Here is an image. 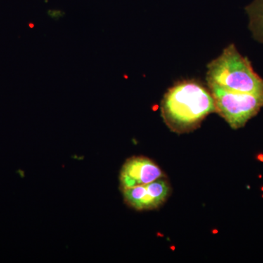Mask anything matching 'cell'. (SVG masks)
Segmentation results:
<instances>
[{"label": "cell", "mask_w": 263, "mask_h": 263, "mask_svg": "<svg viewBox=\"0 0 263 263\" xmlns=\"http://www.w3.org/2000/svg\"><path fill=\"white\" fill-rule=\"evenodd\" d=\"M161 112L166 125L176 133L195 130L215 112L212 92L196 79L180 81L164 95Z\"/></svg>", "instance_id": "6da1fadb"}, {"label": "cell", "mask_w": 263, "mask_h": 263, "mask_svg": "<svg viewBox=\"0 0 263 263\" xmlns=\"http://www.w3.org/2000/svg\"><path fill=\"white\" fill-rule=\"evenodd\" d=\"M207 68V84L235 92L263 93V79L234 44L224 48L217 58L209 62Z\"/></svg>", "instance_id": "7a4b0ae2"}, {"label": "cell", "mask_w": 263, "mask_h": 263, "mask_svg": "<svg viewBox=\"0 0 263 263\" xmlns=\"http://www.w3.org/2000/svg\"><path fill=\"white\" fill-rule=\"evenodd\" d=\"M212 92L215 112L237 129L255 117L263 106V93H240L207 84Z\"/></svg>", "instance_id": "3957f363"}, {"label": "cell", "mask_w": 263, "mask_h": 263, "mask_svg": "<svg viewBox=\"0 0 263 263\" xmlns=\"http://www.w3.org/2000/svg\"><path fill=\"white\" fill-rule=\"evenodd\" d=\"M123 197L128 206L137 211L153 210L168 198L171 186L165 177L153 182L123 190Z\"/></svg>", "instance_id": "277c9868"}, {"label": "cell", "mask_w": 263, "mask_h": 263, "mask_svg": "<svg viewBox=\"0 0 263 263\" xmlns=\"http://www.w3.org/2000/svg\"><path fill=\"white\" fill-rule=\"evenodd\" d=\"M162 177L163 172L154 161L145 157H133L123 165L119 181L123 190L147 184Z\"/></svg>", "instance_id": "5b68a950"}, {"label": "cell", "mask_w": 263, "mask_h": 263, "mask_svg": "<svg viewBox=\"0 0 263 263\" xmlns=\"http://www.w3.org/2000/svg\"><path fill=\"white\" fill-rule=\"evenodd\" d=\"M249 18V29L254 39L263 43V0H254L246 8Z\"/></svg>", "instance_id": "8992f818"}, {"label": "cell", "mask_w": 263, "mask_h": 263, "mask_svg": "<svg viewBox=\"0 0 263 263\" xmlns=\"http://www.w3.org/2000/svg\"><path fill=\"white\" fill-rule=\"evenodd\" d=\"M29 27H30V28H33V27H34V24H29Z\"/></svg>", "instance_id": "52a82bcc"}]
</instances>
